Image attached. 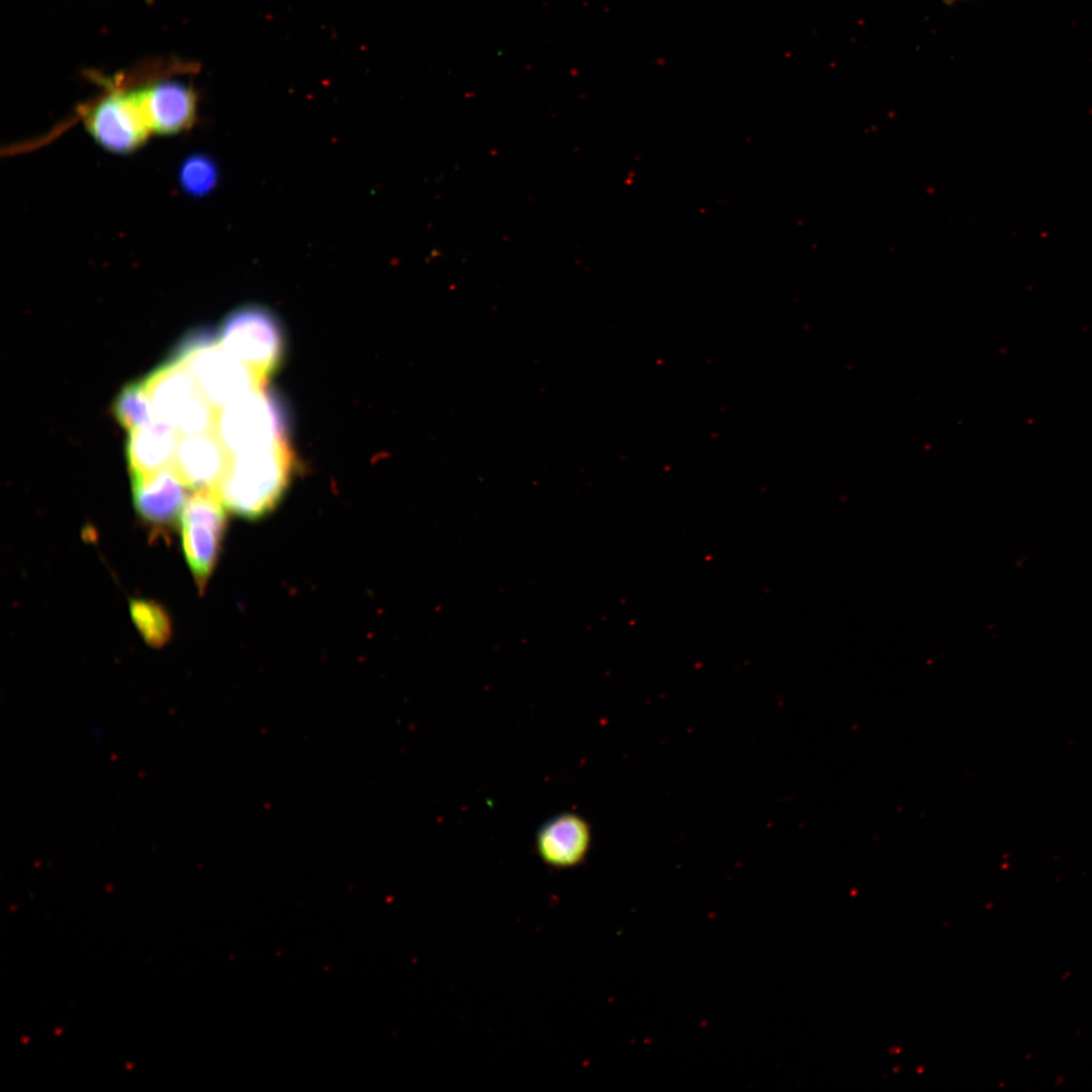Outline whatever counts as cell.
<instances>
[{"mask_svg":"<svg viewBox=\"0 0 1092 1092\" xmlns=\"http://www.w3.org/2000/svg\"><path fill=\"white\" fill-rule=\"evenodd\" d=\"M287 431V413L281 398L265 387L217 410L213 427L229 455L270 447L286 439Z\"/></svg>","mask_w":1092,"mask_h":1092,"instance_id":"obj_3","label":"cell"},{"mask_svg":"<svg viewBox=\"0 0 1092 1092\" xmlns=\"http://www.w3.org/2000/svg\"><path fill=\"white\" fill-rule=\"evenodd\" d=\"M592 840L590 828L580 816L565 812L547 822L536 835V848L547 864L572 868L585 857Z\"/></svg>","mask_w":1092,"mask_h":1092,"instance_id":"obj_11","label":"cell"},{"mask_svg":"<svg viewBox=\"0 0 1092 1092\" xmlns=\"http://www.w3.org/2000/svg\"><path fill=\"white\" fill-rule=\"evenodd\" d=\"M134 510L151 535L168 536L181 519L188 487L173 465L147 474H130Z\"/></svg>","mask_w":1092,"mask_h":1092,"instance_id":"obj_8","label":"cell"},{"mask_svg":"<svg viewBox=\"0 0 1092 1092\" xmlns=\"http://www.w3.org/2000/svg\"><path fill=\"white\" fill-rule=\"evenodd\" d=\"M178 181L183 191L193 197L209 194L217 185L218 168L205 154H193L180 165Z\"/></svg>","mask_w":1092,"mask_h":1092,"instance_id":"obj_15","label":"cell"},{"mask_svg":"<svg viewBox=\"0 0 1092 1092\" xmlns=\"http://www.w3.org/2000/svg\"><path fill=\"white\" fill-rule=\"evenodd\" d=\"M225 509L216 488H201L187 497L182 510V547L200 594L206 588L222 548L228 526Z\"/></svg>","mask_w":1092,"mask_h":1092,"instance_id":"obj_6","label":"cell"},{"mask_svg":"<svg viewBox=\"0 0 1092 1092\" xmlns=\"http://www.w3.org/2000/svg\"><path fill=\"white\" fill-rule=\"evenodd\" d=\"M135 92L152 132L172 135L195 122L197 95L191 87L178 81H161Z\"/></svg>","mask_w":1092,"mask_h":1092,"instance_id":"obj_9","label":"cell"},{"mask_svg":"<svg viewBox=\"0 0 1092 1092\" xmlns=\"http://www.w3.org/2000/svg\"><path fill=\"white\" fill-rule=\"evenodd\" d=\"M145 383L158 421L180 436L213 432L216 411L183 366L168 359L145 378Z\"/></svg>","mask_w":1092,"mask_h":1092,"instance_id":"obj_5","label":"cell"},{"mask_svg":"<svg viewBox=\"0 0 1092 1092\" xmlns=\"http://www.w3.org/2000/svg\"><path fill=\"white\" fill-rule=\"evenodd\" d=\"M112 414L117 423L130 433L158 421L145 379L128 382L119 390L112 402Z\"/></svg>","mask_w":1092,"mask_h":1092,"instance_id":"obj_13","label":"cell"},{"mask_svg":"<svg viewBox=\"0 0 1092 1092\" xmlns=\"http://www.w3.org/2000/svg\"><path fill=\"white\" fill-rule=\"evenodd\" d=\"M946 1H952V0H946Z\"/></svg>","mask_w":1092,"mask_h":1092,"instance_id":"obj_16","label":"cell"},{"mask_svg":"<svg viewBox=\"0 0 1092 1092\" xmlns=\"http://www.w3.org/2000/svg\"><path fill=\"white\" fill-rule=\"evenodd\" d=\"M130 617L143 639L151 647H162L172 637V621L167 610L153 600L129 602Z\"/></svg>","mask_w":1092,"mask_h":1092,"instance_id":"obj_14","label":"cell"},{"mask_svg":"<svg viewBox=\"0 0 1092 1092\" xmlns=\"http://www.w3.org/2000/svg\"><path fill=\"white\" fill-rule=\"evenodd\" d=\"M180 437L160 421L129 433L125 444L129 474H147L172 465Z\"/></svg>","mask_w":1092,"mask_h":1092,"instance_id":"obj_12","label":"cell"},{"mask_svg":"<svg viewBox=\"0 0 1092 1092\" xmlns=\"http://www.w3.org/2000/svg\"><path fill=\"white\" fill-rule=\"evenodd\" d=\"M229 456L216 487L224 506L247 520L265 518L276 509L290 484L294 460L286 439L264 449Z\"/></svg>","mask_w":1092,"mask_h":1092,"instance_id":"obj_1","label":"cell"},{"mask_svg":"<svg viewBox=\"0 0 1092 1092\" xmlns=\"http://www.w3.org/2000/svg\"><path fill=\"white\" fill-rule=\"evenodd\" d=\"M91 138L113 154H130L145 145L152 132L135 90L112 93L84 115Z\"/></svg>","mask_w":1092,"mask_h":1092,"instance_id":"obj_7","label":"cell"},{"mask_svg":"<svg viewBox=\"0 0 1092 1092\" xmlns=\"http://www.w3.org/2000/svg\"><path fill=\"white\" fill-rule=\"evenodd\" d=\"M229 458L215 434L208 432L181 436L172 465L188 487L216 488Z\"/></svg>","mask_w":1092,"mask_h":1092,"instance_id":"obj_10","label":"cell"},{"mask_svg":"<svg viewBox=\"0 0 1092 1092\" xmlns=\"http://www.w3.org/2000/svg\"><path fill=\"white\" fill-rule=\"evenodd\" d=\"M217 340L265 384L283 359L282 326L266 307L249 304L234 309L222 321Z\"/></svg>","mask_w":1092,"mask_h":1092,"instance_id":"obj_4","label":"cell"},{"mask_svg":"<svg viewBox=\"0 0 1092 1092\" xmlns=\"http://www.w3.org/2000/svg\"><path fill=\"white\" fill-rule=\"evenodd\" d=\"M168 359L189 372L215 411L266 385L209 331L185 335Z\"/></svg>","mask_w":1092,"mask_h":1092,"instance_id":"obj_2","label":"cell"}]
</instances>
